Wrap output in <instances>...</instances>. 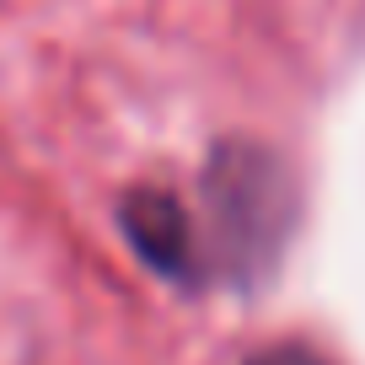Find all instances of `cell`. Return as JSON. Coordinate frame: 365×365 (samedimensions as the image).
Returning <instances> with one entry per match:
<instances>
[{
	"label": "cell",
	"instance_id": "3",
	"mask_svg": "<svg viewBox=\"0 0 365 365\" xmlns=\"http://www.w3.org/2000/svg\"><path fill=\"white\" fill-rule=\"evenodd\" d=\"M247 365H322V360H317V354H307V349H290V344H279V349L252 354Z\"/></svg>",
	"mask_w": 365,
	"mask_h": 365
},
{
	"label": "cell",
	"instance_id": "2",
	"mask_svg": "<svg viewBox=\"0 0 365 365\" xmlns=\"http://www.w3.org/2000/svg\"><path fill=\"white\" fill-rule=\"evenodd\" d=\"M118 220H124L135 252L156 274L194 279V269H199L194 263V226H188V215H182V205L172 194H135Z\"/></svg>",
	"mask_w": 365,
	"mask_h": 365
},
{
	"label": "cell",
	"instance_id": "1",
	"mask_svg": "<svg viewBox=\"0 0 365 365\" xmlns=\"http://www.w3.org/2000/svg\"><path fill=\"white\" fill-rule=\"evenodd\" d=\"M205 199L220 220V237L242 263L252 252H274L290 215V182L263 150H220L205 167Z\"/></svg>",
	"mask_w": 365,
	"mask_h": 365
}]
</instances>
